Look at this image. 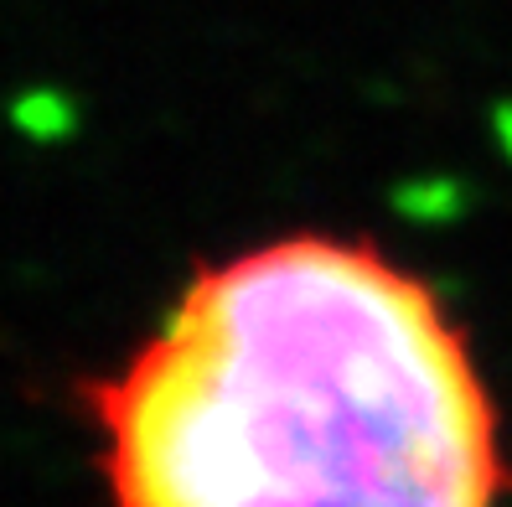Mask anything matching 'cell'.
I'll use <instances>...</instances> for the list:
<instances>
[{"mask_svg": "<svg viewBox=\"0 0 512 507\" xmlns=\"http://www.w3.org/2000/svg\"><path fill=\"white\" fill-rule=\"evenodd\" d=\"M109 507H507L502 399L450 295L342 228L197 264L88 383Z\"/></svg>", "mask_w": 512, "mask_h": 507, "instance_id": "1", "label": "cell"}]
</instances>
